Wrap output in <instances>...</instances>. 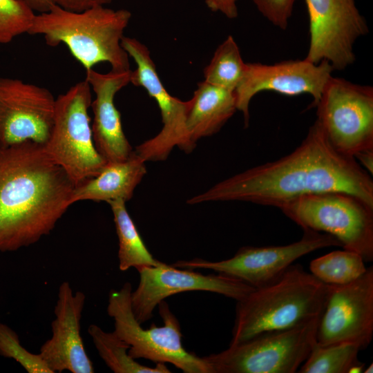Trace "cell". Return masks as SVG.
<instances>
[{
	"label": "cell",
	"mask_w": 373,
	"mask_h": 373,
	"mask_svg": "<svg viewBox=\"0 0 373 373\" xmlns=\"http://www.w3.org/2000/svg\"><path fill=\"white\" fill-rule=\"evenodd\" d=\"M338 191L373 207V180L351 156L337 151L316 120L291 153L219 182L187 200L245 201L279 208L300 196Z\"/></svg>",
	"instance_id": "6da1fadb"
},
{
	"label": "cell",
	"mask_w": 373,
	"mask_h": 373,
	"mask_svg": "<svg viewBox=\"0 0 373 373\" xmlns=\"http://www.w3.org/2000/svg\"><path fill=\"white\" fill-rule=\"evenodd\" d=\"M75 187L44 144L0 146V253L48 235L71 205Z\"/></svg>",
	"instance_id": "7a4b0ae2"
},
{
	"label": "cell",
	"mask_w": 373,
	"mask_h": 373,
	"mask_svg": "<svg viewBox=\"0 0 373 373\" xmlns=\"http://www.w3.org/2000/svg\"><path fill=\"white\" fill-rule=\"evenodd\" d=\"M329 285L291 265L276 280L254 288L237 301L229 345L256 335L291 328L320 316Z\"/></svg>",
	"instance_id": "3957f363"
},
{
	"label": "cell",
	"mask_w": 373,
	"mask_h": 373,
	"mask_svg": "<svg viewBox=\"0 0 373 373\" xmlns=\"http://www.w3.org/2000/svg\"><path fill=\"white\" fill-rule=\"evenodd\" d=\"M131 18L126 9L96 6L73 12L54 5L35 15L28 34L42 35L50 46L65 44L86 70L103 61L113 70H128L129 56L121 41Z\"/></svg>",
	"instance_id": "277c9868"
},
{
	"label": "cell",
	"mask_w": 373,
	"mask_h": 373,
	"mask_svg": "<svg viewBox=\"0 0 373 373\" xmlns=\"http://www.w3.org/2000/svg\"><path fill=\"white\" fill-rule=\"evenodd\" d=\"M131 293L132 285L128 282L119 290L111 289L106 310L114 321L113 332L129 345L128 354L133 358L169 363L184 373H214L204 357L183 347L180 325L164 300L157 305L163 325L157 327L153 323L149 329H144L133 312Z\"/></svg>",
	"instance_id": "5b68a950"
},
{
	"label": "cell",
	"mask_w": 373,
	"mask_h": 373,
	"mask_svg": "<svg viewBox=\"0 0 373 373\" xmlns=\"http://www.w3.org/2000/svg\"><path fill=\"white\" fill-rule=\"evenodd\" d=\"M279 209L304 231L329 234L365 262L373 260V207L357 197L338 191L308 194Z\"/></svg>",
	"instance_id": "8992f818"
},
{
	"label": "cell",
	"mask_w": 373,
	"mask_h": 373,
	"mask_svg": "<svg viewBox=\"0 0 373 373\" xmlns=\"http://www.w3.org/2000/svg\"><path fill=\"white\" fill-rule=\"evenodd\" d=\"M91 88L84 79L55 99L54 119L44 148L75 186L97 176L107 164L93 141L88 108Z\"/></svg>",
	"instance_id": "52a82bcc"
},
{
	"label": "cell",
	"mask_w": 373,
	"mask_h": 373,
	"mask_svg": "<svg viewBox=\"0 0 373 373\" xmlns=\"http://www.w3.org/2000/svg\"><path fill=\"white\" fill-rule=\"evenodd\" d=\"M320 317L256 335L204 357L214 373L296 372L316 343Z\"/></svg>",
	"instance_id": "ba28073f"
},
{
	"label": "cell",
	"mask_w": 373,
	"mask_h": 373,
	"mask_svg": "<svg viewBox=\"0 0 373 373\" xmlns=\"http://www.w3.org/2000/svg\"><path fill=\"white\" fill-rule=\"evenodd\" d=\"M332 145L353 157L373 150V88L332 76L315 106Z\"/></svg>",
	"instance_id": "9c48e42d"
},
{
	"label": "cell",
	"mask_w": 373,
	"mask_h": 373,
	"mask_svg": "<svg viewBox=\"0 0 373 373\" xmlns=\"http://www.w3.org/2000/svg\"><path fill=\"white\" fill-rule=\"evenodd\" d=\"M123 48L136 64L131 70L130 83L144 88L158 105L163 126L155 137L138 145L135 152L144 161L166 160L177 146L186 153L195 145L188 135L186 126L187 101L171 95L164 87L151 59L149 48L135 38L124 36Z\"/></svg>",
	"instance_id": "30bf717a"
},
{
	"label": "cell",
	"mask_w": 373,
	"mask_h": 373,
	"mask_svg": "<svg viewBox=\"0 0 373 373\" xmlns=\"http://www.w3.org/2000/svg\"><path fill=\"white\" fill-rule=\"evenodd\" d=\"M338 246L333 236L304 231L300 240L281 246L243 247L231 258L209 261L201 258L178 260L174 267L191 269H209L258 288L278 279L298 258L325 247Z\"/></svg>",
	"instance_id": "8fae6325"
},
{
	"label": "cell",
	"mask_w": 373,
	"mask_h": 373,
	"mask_svg": "<svg viewBox=\"0 0 373 373\" xmlns=\"http://www.w3.org/2000/svg\"><path fill=\"white\" fill-rule=\"evenodd\" d=\"M309 24V45L305 59L314 64L327 60L343 70L356 56L354 45L369 31L355 0H305Z\"/></svg>",
	"instance_id": "7c38bea8"
},
{
	"label": "cell",
	"mask_w": 373,
	"mask_h": 373,
	"mask_svg": "<svg viewBox=\"0 0 373 373\" xmlns=\"http://www.w3.org/2000/svg\"><path fill=\"white\" fill-rule=\"evenodd\" d=\"M140 281L131 293V306L137 321L142 324L153 317L157 305L165 298L190 291L222 294L236 301L254 287L233 277L219 274L204 275L193 269L179 268L164 262L137 269Z\"/></svg>",
	"instance_id": "4fadbf2b"
},
{
	"label": "cell",
	"mask_w": 373,
	"mask_h": 373,
	"mask_svg": "<svg viewBox=\"0 0 373 373\" xmlns=\"http://www.w3.org/2000/svg\"><path fill=\"white\" fill-rule=\"evenodd\" d=\"M329 286L316 343H352L367 348L373 336V267L352 283Z\"/></svg>",
	"instance_id": "5bb4252c"
},
{
	"label": "cell",
	"mask_w": 373,
	"mask_h": 373,
	"mask_svg": "<svg viewBox=\"0 0 373 373\" xmlns=\"http://www.w3.org/2000/svg\"><path fill=\"white\" fill-rule=\"evenodd\" d=\"M55 99L44 87L0 77V146L26 141L45 144L53 124Z\"/></svg>",
	"instance_id": "9a60e30c"
},
{
	"label": "cell",
	"mask_w": 373,
	"mask_h": 373,
	"mask_svg": "<svg viewBox=\"0 0 373 373\" xmlns=\"http://www.w3.org/2000/svg\"><path fill=\"white\" fill-rule=\"evenodd\" d=\"M334 70L327 60L314 64L305 58L274 64L246 63L243 77L234 90L237 110L242 112L245 125L249 122V104L257 93L271 90L286 95L309 94L312 105L318 102Z\"/></svg>",
	"instance_id": "2e32d148"
},
{
	"label": "cell",
	"mask_w": 373,
	"mask_h": 373,
	"mask_svg": "<svg viewBox=\"0 0 373 373\" xmlns=\"http://www.w3.org/2000/svg\"><path fill=\"white\" fill-rule=\"evenodd\" d=\"M85 301V294L80 291L74 293L68 282L60 284L51 323L52 336L41 346L39 353L53 373L95 372L81 336Z\"/></svg>",
	"instance_id": "e0dca14e"
},
{
	"label": "cell",
	"mask_w": 373,
	"mask_h": 373,
	"mask_svg": "<svg viewBox=\"0 0 373 373\" xmlns=\"http://www.w3.org/2000/svg\"><path fill=\"white\" fill-rule=\"evenodd\" d=\"M131 70L100 73L91 68L86 70V80L95 97L90 107L93 111L91 125L95 146L107 162L126 160L133 150L123 131L121 115L115 105L117 92L131 81Z\"/></svg>",
	"instance_id": "ac0fdd59"
},
{
	"label": "cell",
	"mask_w": 373,
	"mask_h": 373,
	"mask_svg": "<svg viewBox=\"0 0 373 373\" xmlns=\"http://www.w3.org/2000/svg\"><path fill=\"white\" fill-rule=\"evenodd\" d=\"M145 162L135 151L125 160L107 162L97 176L75 187L71 204L82 200L126 202L146 173Z\"/></svg>",
	"instance_id": "d6986e66"
},
{
	"label": "cell",
	"mask_w": 373,
	"mask_h": 373,
	"mask_svg": "<svg viewBox=\"0 0 373 373\" xmlns=\"http://www.w3.org/2000/svg\"><path fill=\"white\" fill-rule=\"evenodd\" d=\"M186 126L191 141L218 132L237 110L233 90L209 84H198L193 97L187 101Z\"/></svg>",
	"instance_id": "ffe728a7"
},
{
	"label": "cell",
	"mask_w": 373,
	"mask_h": 373,
	"mask_svg": "<svg viewBox=\"0 0 373 373\" xmlns=\"http://www.w3.org/2000/svg\"><path fill=\"white\" fill-rule=\"evenodd\" d=\"M111 206L118 238L119 269L125 271L131 267L156 266L162 262L155 259L146 248L135 224L130 216L126 202L115 200L108 202Z\"/></svg>",
	"instance_id": "44dd1931"
},
{
	"label": "cell",
	"mask_w": 373,
	"mask_h": 373,
	"mask_svg": "<svg viewBox=\"0 0 373 373\" xmlns=\"http://www.w3.org/2000/svg\"><path fill=\"white\" fill-rule=\"evenodd\" d=\"M88 332L101 358L115 373H170L163 363L148 367L138 363L128 354L129 345L114 332L103 330L91 324Z\"/></svg>",
	"instance_id": "7402d4cb"
},
{
	"label": "cell",
	"mask_w": 373,
	"mask_h": 373,
	"mask_svg": "<svg viewBox=\"0 0 373 373\" xmlns=\"http://www.w3.org/2000/svg\"><path fill=\"white\" fill-rule=\"evenodd\" d=\"M361 347L352 343L321 345L316 343L298 372L300 373H361L365 363L358 358Z\"/></svg>",
	"instance_id": "603a6c76"
},
{
	"label": "cell",
	"mask_w": 373,
	"mask_h": 373,
	"mask_svg": "<svg viewBox=\"0 0 373 373\" xmlns=\"http://www.w3.org/2000/svg\"><path fill=\"white\" fill-rule=\"evenodd\" d=\"M365 262L363 257L354 251L337 250L312 260L309 269L313 276L326 285H343L365 273Z\"/></svg>",
	"instance_id": "cb8c5ba5"
},
{
	"label": "cell",
	"mask_w": 373,
	"mask_h": 373,
	"mask_svg": "<svg viewBox=\"0 0 373 373\" xmlns=\"http://www.w3.org/2000/svg\"><path fill=\"white\" fill-rule=\"evenodd\" d=\"M246 68L239 48L231 35L217 48L210 63L204 69L205 82L235 90Z\"/></svg>",
	"instance_id": "d4e9b609"
},
{
	"label": "cell",
	"mask_w": 373,
	"mask_h": 373,
	"mask_svg": "<svg viewBox=\"0 0 373 373\" xmlns=\"http://www.w3.org/2000/svg\"><path fill=\"white\" fill-rule=\"evenodd\" d=\"M35 15L22 0H0V44L28 33Z\"/></svg>",
	"instance_id": "484cf974"
},
{
	"label": "cell",
	"mask_w": 373,
	"mask_h": 373,
	"mask_svg": "<svg viewBox=\"0 0 373 373\" xmlns=\"http://www.w3.org/2000/svg\"><path fill=\"white\" fill-rule=\"evenodd\" d=\"M0 355L15 360L28 373H53L39 353L27 350L17 332L1 322Z\"/></svg>",
	"instance_id": "4316f807"
},
{
	"label": "cell",
	"mask_w": 373,
	"mask_h": 373,
	"mask_svg": "<svg viewBox=\"0 0 373 373\" xmlns=\"http://www.w3.org/2000/svg\"><path fill=\"white\" fill-rule=\"evenodd\" d=\"M296 0H253L258 11L274 26L285 30Z\"/></svg>",
	"instance_id": "83f0119b"
},
{
	"label": "cell",
	"mask_w": 373,
	"mask_h": 373,
	"mask_svg": "<svg viewBox=\"0 0 373 373\" xmlns=\"http://www.w3.org/2000/svg\"><path fill=\"white\" fill-rule=\"evenodd\" d=\"M55 5L67 10L82 12L96 6H104L112 0H53Z\"/></svg>",
	"instance_id": "f1b7e54d"
},
{
	"label": "cell",
	"mask_w": 373,
	"mask_h": 373,
	"mask_svg": "<svg viewBox=\"0 0 373 373\" xmlns=\"http://www.w3.org/2000/svg\"><path fill=\"white\" fill-rule=\"evenodd\" d=\"M238 0H205L207 8L213 12H220L228 19L238 17Z\"/></svg>",
	"instance_id": "f546056e"
},
{
	"label": "cell",
	"mask_w": 373,
	"mask_h": 373,
	"mask_svg": "<svg viewBox=\"0 0 373 373\" xmlns=\"http://www.w3.org/2000/svg\"><path fill=\"white\" fill-rule=\"evenodd\" d=\"M34 12L42 13L48 11L55 4L53 0H22Z\"/></svg>",
	"instance_id": "4dcf8cb0"
},
{
	"label": "cell",
	"mask_w": 373,
	"mask_h": 373,
	"mask_svg": "<svg viewBox=\"0 0 373 373\" xmlns=\"http://www.w3.org/2000/svg\"><path fill=\"white\" fill-rule=\"evenodd\" d=\"M359 164L365 167V170L372 175L373 172V150L365 151L358 153L355 157Z\"/></svg>",
	"instance_id": "1f68e13d"
},
{
	"label": "cell",
	"mask_w": 373,
	"mask_h": 373,
	"mask_svg": "<svg viewBox=\"0 0 373 373\" xmlns=\"http://www.w3.org/2000/svg\"><path fill=\"white\" fill-rule=\"evenodd\" d=\"M373 364L371 363L367 366V368H364L363 372L364 373H372L373 371Z\"/></svg>",
	"instance_id": "d6a6232c"
}]
</instances>
